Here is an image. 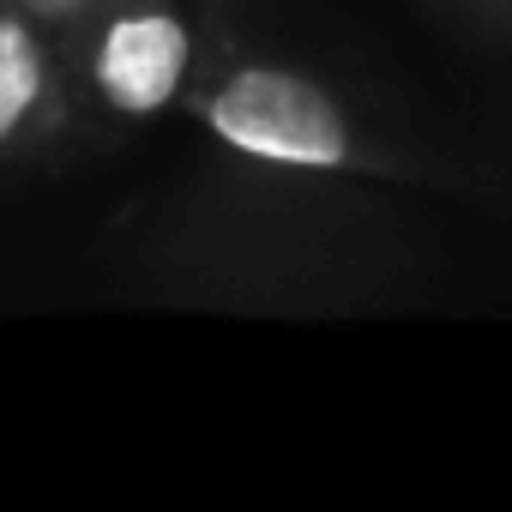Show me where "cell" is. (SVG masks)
<instances>
[{
	"mask_svg": "<svg viewBox=\"0 0 512 512\" xmlns=\"http://www.w3.org/2000/svg\"><path fill=\"white\" fill-rule=\"evenodd\" d=\"M458 7H470V13L488 19L500 37H512V0H458Z\"/></svg>",
	"mask_w": 512,
	"mask_h": 512,
	"instance_id": "cell-5",
	"label": "cell"
},
{
	"mask_svg": "<svg viewBox=\"0 0 512 512\" xmlns=\"http://www.w3.org/2000/svg\"><path fill=\"white\" fill-rule=\"evenodd\" d=\"M79 127L61 43L0 0V163H37Z\"/></svg>",
	"mask_w": 512,
	"mask_h": 512,
	"instance_id": "cell-3",
	"label": "cell"
},
{
	"mask_svg": "<svg viewBox=\"0 0 512 512\" xmlns=\"http://www.w3.org/2000/svg\"><path fill=\"white\" fill-rule=\"evenodd\" d=\"M187 115L253 169L380 181H416L428 169L410 145L362 127V115L326 79L284 61H217L205 85H193Z\"/></svg>",
	"mask_w": 512,
	"mask_h": 512,
	"instance_id": "cell-1",
	"label": "cell"
},
{
	"mask_svg": "<svg viewBox=\"0 0 512 512\" xmlns=\"http://www.w3.org/2000/svg\"><path fill=\"white\" fill-rule=\"evenodd\" d=\"M13 7H19V13H31L55 43H67L85 19H97L103 7H115V0H13Z\"/></svg>",
	"mask_w": 512,
	"mask_h": 512,
	"instance_id": "cell-4",
	"label": "cell"
},
{
	"mask_svg": "<svg viewBox=\"0 0 512 512\" xmlns=\"http://www.w3.org/2000/svg\"><path fill=\"white\" fill-rule=\"evenodd\" d=\"M73 103L109 127H145L187 109L199 85V19L187 0H115L61 43Z\"/></svg>",
	"mask_w": 512,
	"mask_h": 512,
	"instance_id": "cell-2",
	"label": "cell"
}]
</instances>
